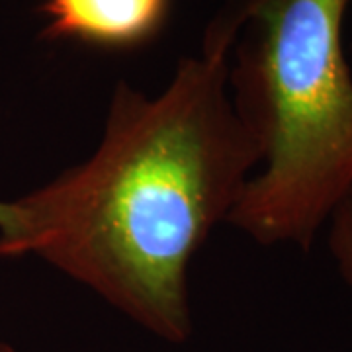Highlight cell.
<instances>
[{"label":"cell","mask_w":352,"mask_h":352,"mask_svg":"<svg viewBox=\"0 0 352 352\" xmlns=\"http://www.w3.org/2000/svg\"><path fill=\"white\" fill-rule=\"evenodd\" d=\"M243 18L231 0L157 96L120 80L94 153L16 200L0 258L36 254L155 337L188 340L192 261L263 163L227 90Z\"/></svg>","instance_id":"obj_1"},{"label":"cell","mask_w":352,"mask_h":352,"mask_svg":"<svg viewBox=\"0 0 352 352\" xmlns=\"http://www.w3.org/2000/svg\"><path fill=\"white\" fill-rule=\"evenodd\" d=\"M351 0H245L227 90L263 163L227 223L264 247L309 251L352 184Z\"/></svg>","instance_id":"obj_2"},{"label":"cell","mask_w":352,"mask_h":352,"mask_svg":"<svg viewBox=\"0 0 352 352\" xmlns=\"http://www.w3.org/2000/svg\"><path fill=\"white\" fill-rule=\"evenodd\" d=\"M170 0H43L41 38L127 51L159 36Z\"/></svg>","instance_id":"obj_3"},{"label":"cell","mask_w":352,"mask_h":352,"mask_svg":"<svg viewBox=\"0 0 352 352\" xmlns=\"http://www.w3.org/2000/svg\"><path fill=\"white\" fill-rule=\"evenodd\" d=\"M327 247L342 282L352 289V184L327 219Z\"/></svg>","instance_id":"obj_4"},{"label":"cell","mask_w":352,"mask_h":352,"mask_svg":"<svg viewBox=\"0 0 352 352\" xmlns=\"http://www.w3.org/2000/svg\"><path fill=\"white\" fill-rule=\"evenodd\" d=\"M20 223V208L16 201H0V239L12 237Z\"/></svg>","instance_id":"obj_5"},{"label":"cell","mask_w":352,"mask_h":352,"mask_svg":"<svg viewBox=\"0 0 352 352\" xmlns=\"http://www.w3.org/2000/svg\"><path fill=\"white\" fill-rule=\"evenodd\" d=\"M0 352H18V351L14 349L12 344H8V342H2V340H0Z\"/></svg>","instance_id":"obj_6"}]
</instances>
